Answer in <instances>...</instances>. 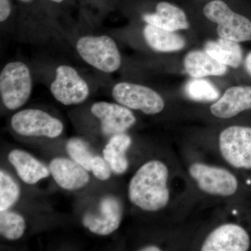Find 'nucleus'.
<instances>
[{"label":"nucleus","mask_w":251,"mask_h":251,"mask_svg":"<svg viewBox=\"0 0 251 251\" xmlns=\"http://www.w3.org/2000/svg\"><path fill=\"white\" fill-rule=\"evenodd\" d=\"M204 1H211V0H204Z\"/></svg>","instance_id":"c756f323"},{"label":"nucleus","mask_w":251,"mask_h":251,"mask_svg":"<svg viewBox=\"0 0 251 251\" xmlns=\"http://www.w3.org/2000/svg\"><path fill=\"white\" fill-rule=\"evenodd\" d=\"M11 8L9 0H0V21L4 22L11 14Z\"/></svg>","instance_id":"a878e982"},{"label":"nucleus","mask_w":251,"mask_h":251,"mask_svg":"<svg viewBox=\"0 0 251 251\" xmlns=\"http://www.w3.org/2000/svg\"><path fill=\"white\" fill-rule=\"evenodd\" d=\"M188 173L200 191L208 196L217 198L251 196L240 178L223 167L194 161L188 166Z\"/></svg>","instance_id":"f03ea898"},{"label":"nucleus","mask_w":251,"mask_h":251,"mask_svg":"<svg viewBox=\"0 0 251 251\" xmlns=\"http://www.w3.org/2000/svg\"><path fill=\"white\" fill-rule=\"evenodd\" d=\"M251 110V86L229 87L210 106L211 113L219 119L233 118Z\"/></svg>","instance_id":"ddd939ff"},{"label":"nucleus","mask_w":251,"mask_h":251,"mask_svg":"<svg viewBox=\"0 0 251 251\" xmlns=\"http://www.w3.org/2000/svg\"><path fill=\"white\" fill-rule=\"evenodd\" d=\"M203 14L218 24L219 37L236 42L251 41V20L236 12L225 0H211L203 6Z\"/></svg>","instance_id":"20e7f679"},{"label":"nucleus","mask_w":251,"mask_h":251,"mask_svg":"<svg viewBox=\"0 0 251 251\" xmlns=\"http://www.w3.org/2000/svg\"><path fill=\"white\" fill-rule=\"evenodd\" d=\"M8 160L19 177L26 184H35L50 175L49 168L23 150L16 149L10 151Z\"/></svg>","instance_id":"dca6fc26"},{"label":"nucleus","mask_w":251,"mask_h":251,"mask_svg":"<svg viewBox=\"0 0 251 251\" xmlns=\"http://www.w3.org/2000/svg\"><path fill=\"white\" fill-rule=\"evenodd\" d=\"M170 179L171 171L165 162L152 159L144 163L128 184L130 203L147 212H157L166 209L171 201Z\"/></svg>","instance_id":"f257e3e1"},{"label":"nucleus","mask_w":251,"mask_h":251,"mask_svg":"<svg viewBox=\"0 0 251 251\" xmlns=\"http://www.w3.org/2000/svg\"><path fill=\"white\" fill-rule=\"evenodd\" d=\"M66 149L72 160L83 167L87 171H91L95 155L92 152L88 144L85 140L79 138H71L67 142Z\"/></svg>","instance_id":"b1692460"},{"label":"nucleus","mask_w":251,"mask_h":251,"mask_svg":"<svg viewBox=\"0 0 251 251\" xmlns=\"http://www.w3.org/2000/svg\"><path fill=\"white\" fill-rule=\"evenodd\" d=\"M26 229V222L23 216L14 211H1L0 234L4 239L16 241L21 239Z\"/></svg>","instance_id":"412c9836"},{"label":"nucleus","mask_w":251,"mask_h":251,"mask_svg":"<svg viewBox=\"0 0 251 251\" xmlns=\"http://www.w3.org/2000/svg\"><path fill=\"white\" fill-rule=\"evenodd\" d=\"M50 91L54 99L65 105L83 103L90 95L87 82L75 69L67 65L57 68Z\"/></svg>","instance_id":"9d476101"},{"label":"nucleus","mask_w":251,"mask_h":251,"mask_svg":"<svg viewBox=\"0 0 251 251\" xmlns=\"http://www.w3.org/2000/svg\"><path fill=\"white\" fill-rule=\"evenodd\" d=\"M184 66L186 73L193 78L221 76L227 72V66L219 62L204 50L188 52L185 57Z\"/></svg>","instance_id":"f3484780"},{"label":"nucleus","mask_w":251,"mask_h":251,"mask_svg":"<svg viewBox=\"0 0 251 251\" xmlns=\"http://www.w3.org/2000/svg\"><path fill=\"white\" fill-rule=\"evenodd\" d=\"M11 127L18 135L55 138L64 130L62 122L39 109H25L15 114Z\"/></svg>","instance_id":"6e6552de"},{"label":"nucleus","mask_w":251,"mask_h":251,"mask_svg":"<svg viewBox=\"0 0 251 251\" xmlns=\"http://www.w3.org/2000/svg\"><path fill=\"white\" fill-rule=\"evenodd\" d=\"M189 98L198 101H213L220 98V92L212 82L202 78H194L186 85Z\"/></svg>","instance_id":"5701e85b"},{"label":"nucleus","mask_w":251,"mask_h":251,"mask_svg":"<svg viewBox=\"0 0 251 251\" xmlns=\"http://www.w3.org/2000/svg\"><path fill=\"white\" fill-rule=\"evenodd\" d=\"M123 217L121 201L113 196H107L99 202L97 211L86 213L82 219L84 227L92 233L107 236L120 227Z\"/></svg>","instance_id":"9b49d317"},{"label":"nucleus","mask_w":251,"mask_h":251,"mask_svg":"<svg viewBox=\"0 0 251 251\" xmlns=\"http://www.w3.org/2000/svg\"><path fill=\"white\" fill-rule=\"evenodd\" d=\"M91 172L94 176L100 181H106L111 176L112 170L108 163L100 156H94Z\"/></svg>","instance_id":"393cba45"},{"label":"nucleus","mask_w":251,"mask_h":251,"mask_svg":"<svg viewBox=\"0 0 251 251\" xmlns=\"http://www.w3.org/2000/svg\"><path fill=\"white\" fill-rule=\"evenodd\" d=\"M21 1L23 2H30L31 0H21Z\"/></svg>","instance_id":"c85d7f7f"},{"label":"nucleus","mask_w":251,"mask_h":251,"mask_svg":"<svg viewBox=\"0 0 251 251\" xmlns=\"http://www.w3.org/2000/svg\"><path fill=\"white\" fill-rule=\"evenodd\" d=\"M91 112L99 119L102 132L105 135L126 133L136 122L131 110L120 103L97 102L91 107Z\"/></svg>","instance_id":"f8f14e48"},{"label":"nucleus","mask_w":251,"mask_h":251,"mask_svg":"<svg viewBox=\"0 0 251 251\" xmlns=\"http://www.w3.org/2000/svg\"><path fill=\"white\" fill-rule=\"evenodd\" d=\"M132 138L126 133L112 135L103 150L104 159L117 175H122L128 171L129 162L127 151L131 146Z\"/></svg>","instance_id":"a211bd4d"},{"label":"nucleus","mask_w":251,"mask_h":251,"mask_svg":"<svg viewBox=\"0 0 251 251\" xmlns=\"http://www.w3.org/2000/svg\"><path fill=\"white\" fill-rule=\"evenodd\" d=\"M143 34L149 46L157 52H176L184 49L186 46V40L180 34L151 25L145 26Z\"/></svg>","instance_id":"aec40b11"},{"label":"nucleus","mask_w":251,"mask_h":251,"mask_svg":"<svg viewBox=\"0 0 251 251\" xmlns=\"http://www.w3.org/2000/svg\"><path fill=\"white\" fill-rule=\"evenodd\" d=\"M218 149L223 159L241 175L251 192V126L232 125L220 133Z\"/></svg>","instance_id":"7ed1b4c3"},{"label":"nucleus","mask_w":251,"mask_h":251,"mask_svg":"<svg viewBox=\"0 0 251 251\" xmlns=\"http://www.w3.org/2000/svg\"><path fill=\"white\" fill-rule=\"evenodd\" d=\"M161 250V247L156 245L145 246V247H142L141 249H139V251H160Z\"/></svg>","instance_id":"bb28decb"},{"label":"nucleus","mask_w":251,"mask_h":251,"mask_svg":"<svg viewBox=\"0 0 251 251\" xmlns=\"http://www.w3.org/2000/svg\"><path fill=\"white\" fill-rule=\"evenodd\" d=\"M49 168L57 185L67 191L80 189L90 181L88 171L74 160L55 158L50 163Z\"/></svg>","instance_id":"4468645a"},{"label":"nucleus","mask_w":251,"mask_h":251,"mask_svg":"<svg viewBox=\"0 0 251 251\" xmlns=\"http://www.w3.org/2000/svg\"><path fill=\"white\" fill-rule=\"evenodd\" d=\"M204 51L219 62L234 69L244 64V52L239 43L219 37L215 41H208Z\"/></svg>","instance_id":"6ab92c4d"},{"label":"nucleus","mask_w":251,"mask_h":251,"mask_svg":"<svg viewBox=\"0 0 251 251\" xmlns=\"http://www.w3.org/2000/svg\"><path fill=\"white\" fill-rule=\"evenodd\" d=\"M251 247V237L248 229L237 223H225L209 232L200 251H247Z\"/></svg>","instance_id":"1a4fd4ad"},{"label":"nucleus","mask_w":251,"mask_h":251,"mask_svg":"<svg viewBox=\"0 0 251 251\" xmlns=\"http://www.w3.org/2000/svg\"><path fill=\"white\" fill-rule=\"evenodd\" d=\"M50 1H54L55 3H60L64 1V0H50Z\"/></svg>","instance_id":"cd10ccee"},{"label":"nucleus","mask_w":251,"mask_h":251,"mask_svg":"<svg viewBox=\"0 0 251 251\" xmlns=\"http://www.w3.org/2000/svg\"><path fill=\"white\" fill-rule=\"evenodd\" d=\"M112 97L124 106L149 115L160 113L166 105L164 99L156 91L129 82H120L114 86Z\"/></svg>","instance_id":"0eeeda50"},{"label":"nucleus","mask_w":251,"mask_h":251,"mask_svg":"<svg viewBox=\"0 0 251 251\" xmlns=\"http://www.w3.org/2000/svg\"><path fill=\"white\" fill-rule=\"evenodd\" d=\"M32 80L29 68L21 62H10L0 74V94L6 108L14 110L23 106L30 97Z\"/></svg>","instance_id":"39448f33"},{"label":"nucleus","mask_w":251,"mask_h":251,"mask_svg":"<svg viewBox=\"0 0 251 251\" xmlns=\"http://www.w3.org/2000/svg\"><path fill=\"white\" fill-rule=\"evenodd\" d=\"M143 19L149 25L170 31L189 27L188 17L184 10L167 1L157 3L155 12L143 14Z\"/></svg>","instance_id":"2eb2a0df"},{"label":"nucleus","mask_w":251,"mask_h":251,"mask_svg":"<svg viewBox=\"0 0 251 251\" xmlns=\"http://www.w3.org/2000/svg\"><path fill=\"white\" fill-rule=\"evenodd\" d=\"M76 49L85 62L100 72L113 73L121 67V54L110 36H83L77 41Z\"/></svg>","instance_id":"423d86ee"},{"label":"nucleus","mask_w":251,"mask_h":251,"mask_svg":"<svg viewBox=\"0 0 251 251\" xmlns=\"http://www.w3.org/2000/svg\"><path fill=\"white\" fill-rule=\"evenodd\" d=\"M21 196L19 185L11 175L3 170L0 171V211L9 210Z\"/></svg>","instance_id":"4be33fe9"}]
</instances>
